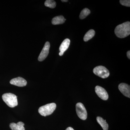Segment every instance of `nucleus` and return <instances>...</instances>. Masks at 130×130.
<instances>
[{
	"label": "nucleus",
	"mask_w": 130,
	"mask_h": 130,
	"mask_svg": "<svg viewBox=\"0 0 130 130\" xmlns=\"http://www.w3.org/2000/svg\"><path fill=\"white\" fill-rule=\"evenodd\" d=\"M115 32L117 37L124 38L130 34V23L127 21L117 26L115 30Z\"/></svg>",
	"instance_id": "1"
},
{
	"label": "nucleus",
	"mask_w": 130,
	"mask_h": 130,
	"mask_svg": "<svg viewBox=\"0 0 130 130\" xmlns=\"http://www.w3.org/2000/svg\"><path fill=\"white\" fill-rule=\"evenodd\" d=\"M2 98L5 103L10 107H14L18 105L17 96L14 94L5 93L3 95Z\"/></svg>",
	"instance_id": "2"
},
{
	"label": "nucleus",
	"mask_w": 130,
	"mask_h": 130,
	"mask_svg": "<svg viewBox=\"0 0 130 130\" xmlns=\"http://www.w3.org/2000/svg\"><path fill=\"white\" fill-rule=\"evenodd\" d=\"M56 107V104L55 103H49L40 107L38 109V112L42 116H48L53 112Z\"/></svg>",
	"instance_id": "3"
},
{
	"label": "nucleus",
	"mask_w": 130,
	"mask_h": 130,
	"mask_svg": "<svg viewBox=\"0 0 130 130\" xmlns=\"http://www.w3.org/2000/svg\"><path fill=\"white\" fill-rule=\"evenodd\" d=\"M93 71L94 74L103 78H107L109 75V71L103 66H98L95 68Z\"/></svg>",
	"instance_id": "4"
},
{
	"label": "nucleus",
	"mask_w": 130,
	"mask_h": 130,
	"mask_svg": "<svg viewBox=\"0 0 130 130\" xmlns=\"http://www.w3.org/2000/svg\"><path fill=\"white\" fill-rule=\"evenodd\" d=\"M76 111L78 116L83 120H85L87 118V111L83 103H78L76 105Z\"/></svg>",
	"instance_id": "5"
},
{
	"label": "nucleus",
	"mask_w": 130,
	"mask_h": 130,
	"mask_svg": "<svg viewBox=\"0 0 130 130\" xmlns=\"http://www.w3.org/2000/svg\"><path fill=\"white\" fill-rule=\"evenodd\" d=\"M50 43L49 42H46L44 44V47L42 50L41 52L40 53L38 56V60L40 61L44 60L48 55L50 48Z\"/></svg>",
	"instance_id": "6"
},
{
	"label": "nucleus",
	"mask_w": 130,
	"mask_h": 130,
	"mask_svg": "<svg viewBox=\"0 0 130 130\" xmlns=\"http://www.w3.org/2000/svg\"><path fill=\"white\" fill-rule=\"evenodd\" d=\"M95 91L98 96L102 100H107L108 99V94L106 90L102 87L99 86H96Z\"/></svg>",
	"instance_id": "7"
},
{
	"label": "nucleus",
	"mask_w": 130,
	"mask_h": 130,
	"mask_svg": "<svg viewBox=\"0 0 130 130\" xmlns=\"http://www.w3.org/2000/svg\"><path fill=\"white\" fill-rule=\"evenodd\" d=\"M11 84L19 87H23L27 84V81L25 79L21 77H18L12 79L10 81Z\"/></svg>",
	"instance_id": "8"
},
{
	"label": "nucleus",
	"mask_w": 130,
	"mask_h": 130,
	"mask_svg": "<svg viewBox=\"0 0 130 130\" xmlns=\"http://www.w3.org/2000/svg\"><path fill=\"white\" fill-rule=\"evenodd\" d=\"M118 88L119 90L124 95L130 98V86L127 84L121 83L119 85Z\"/></svg>",
	"instance_id": "9"
},
{
	"label": "nucleus",
	"mask_w": 130,
	"mask_h": 130,
	"mask_svg": "<svg viewBox=\"0 0 130 130\" xmlns=\"http://www.w3.org/2000/svg\"><path fill=\"white\" fill-rule=\"evenodd\" d=\"M70 44V40L68 38L65 39L62 42L59 47V51H60L59 53V55L60 56H62L64 53L66 51L69 47Z\"/></svg>",
	"instance_id": "10"
},
{
	"label": "nucleus",
	"mask_w": 130,
	"mask_h": 130,
	"mask_svg": "<svg viewBox=\"0 0 130 130\" xmlns=\"http://www.w3.org/2000/svg\"><path fill=\"white\" fill-rule=\"evenodd\" d=\"M24 125V124L23 122L20 121L17 123H11L9 126L12 130H25Z\"/></svg>",
	"instance_id": "11"
},
{
	"label": "nucleus",
	"mask_w": 130,
	"mask_h": 130,
	"mask_svg": "<svg viewBox=\"0 0 130 130\" xmlns=\"http://www.w3.org/2000/svg\"><path fill=\"white\" fill-rule=\"evenodd\" d=\"M66 19L63 16H59L54 17L52 19V23L54 25L61 24L64 23Z\"/></svg>",
	"instance_id": "12"
},
{
	"label": "nucleus",
	"mask_w": 130,
	"mask_h": 130,
	"mask_svg": "<svg viewBox=\"0 0 130 130\" xmlns=\"http://www.w3.org/2000/svg\"><path fill=\"white\" fill-rule=\"evenodd\" d=\"M98 123H99L102 126L103 130H108V125L106 120H104L102 118L98 116L96 118Z\"/></svg>",
	"instance_id": "13"
},
{
	"label": "nucleus",
	"mask_w": 130,
	"mask_h": 130,
	"mask_svg": "<svg viewBox=\"0 0 130 130\" xmlns=\"http://www.w3.org/2000/svg\"><path fill=\"white\" fill-rule=\"evenodd\" d=\"M95 35V31L93 29L89 30L85 35L84 40L85 42H87L94 37Z\"/></svg>",
	"instance_id": "14"
},
{
	"label": "nucleus",
	"mask_w": 130,
	"mask_h": 130,
	"mask_svg": "<svg viewBox=\"0 0 130 130\" xmlns=\"http://www.w3.org/2000/svg\"><path fill=\"white\" fill-rule=\"evenodd\" d=\"M90 11L89 9L87 8H84L81 12L79 16V18L81 19H84L90 14Z\"/></svg>",
	"instance_id": "15"
},
{
	"label": "nucleus",
	"mask_w": 130,
	"mask_h": 130,
	"mask_svg": "<svg viewBox=\"0 0 130 130\" xmlns=\"http://www.w3.org/2000/svg\"><path fill=\"white\" fill-rule=\"evenodd\" d=\"M44 5L47 7L54 8L56 7V3L53 0H47L44 3Z\"/></svg>",
	"instance_id": "16"
},
{
	"label": "nucleus",
	"mask_w": 130,
	"mask_h": 130,
	"mask_svg": "<svg viewBox=\"0 0 130 130\" xmlns=\"http://www.w3.org/2000/svg\"><path fill=\"white\" fill-rule=\"evenodd\" d=\"M120 3L121 5L125 6L130 7V1L129 0H120Z\"/></svg>",
	"instance_id": "17"
},
{
	"label": "nucleus",
	"mask_w": 130,
	"mask_h": 130,
	"mask_svg": "<svg viewBox=\"0 0 130 130\" xmlns=\"http://www.w3.org/2000/svg\"><path fill=\"white\" fill-rule=\"evenodd\" d=\"M127 56L128 59H130V51H128L127 52Z\"/></svg>",
	"instance_id": "18"
},
{
	"label": "nucleus",
	"mask_w": 130,
	"mask_h": 130,
	"mask_svg": "<svg viewBox=\"0 0 130 130\" xmlns=\"http://www.w3.org/2000/svg\"><path fill=\"white\" fill-rule=\"evenodd\" d=\"M66 130H74V129L71 127H69L67 128L66 129Z\"/></svg>",
	"instance_id": "19"
},
{
	"label": "nucleus",
	"mask_w": 130,
	"mask_h": 130,
	"mask_svg": "<svg viewBox=\"0 0 130 130\" xmlns=\"http://www.w3.org/2000/svg\"><path fill=\"white\" fill-rule=\"evenodd\" d=\"M61 2H67L68 1H67V0H62V1H61Z\"/></svg>",
	"instance_id": "20"
}]
</instances>
